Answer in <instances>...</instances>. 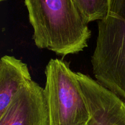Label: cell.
<instances>
[{
    "label": "cell",
    "mask_w": 125,
    "mask_h": 125,
    "mask_svg": "<svg viewBox=\"0 0 125 125\" xmlns=\"http://www.w3.org/2000/svg\"><path fill=\"white\" fill-rule=\"evenodd\" d=\"M44 94L50 125H83L90 115L77 73L63 59H51L45 70Z\"/></svg>",
    "instance_id": "cell-3"
},
{
    "label": "cell",
    "mask_w": 125,
    "mask_h": 125,
    "mask_svg": "<svg viewBox=\"0 0 125 125\" xmlns=\"http://www.w3.org/2000/svg\"><path fill=\"white\" fill-rule=\"evenodd\" d=\"M83 20L88 24L103 19L107 14L111 0H73Z\"/></svg>",
    "instance_id": "cell-7"
},
{
    "label": "cell",
    "mask_w": 125,
    "mask_h": 125,
    "mask_svg": "<svg viewBox=\"0 0 125 125\" xmlns=\"http://www.w3.org/2000/svg\"><path fill=\"white\" fill-rule=\"evenodd\" d=\"M92 125H125V101L89 75L77 72Z\"/></svg>",
    "instance_id": "cell-5"
},
{
    "label": "cell",
    "mask_w": 125,
    "mask_h": 125,
    "mask_svg": "<svg viewBox=\"0 0 125 125\" xmlns=\"http://www.w3.org/2000/svg\"><path fill=\"white\" fill-rule=\"evenodd\" d=\"M24 4L39 48L66 56L87 47L91 31L73 0H24Z\"/></svg>",
    "instance_id": "cell-1"
},
{
    "label": "cell",
    "mask_w": 125,
    "mask_h": 125,
    "mask_svg": "<svg viewBox=\"0 0 125 125\" xmlns=\"http://www.w3.org/2000/svg\"><path fill=\"white\" fill-rule=\"evenodd\" d=\"M0 1H1V2H2V1H6V0H0Z\"/></svg>",
    "instance_id": "cell-9"
},
{
    "label": "cell",
    "mask_w": 125,
    "mask_h": 125,
    "mask_svg": "<svg viewBox=\"0 0 125 125\" xmlns=\"http://www.w3.org/2000/svg\"><path fill=\"white\" fill-rule=\"evenodd\" d=\"M32 80L26 63L14 56L5 55L0 61V115L21 88Z\"/></svg>",
    "instance_id": "cell-6"
},
{
    "label": "cell",
    "mask_w": 125,
    "mask_h": 125,
    "mask_svg": "<svg viewBox=\"0 0 125 125\" xmlns=\"http://www.w3.org/2000/svg\"><path fill=\"white\" fill-rule=\"evenodd\" d=\"M95 80L125 101V0H111L91 59Z\"/></svg>",
    "instance_id": "cell-2"
},
{
    "label": "cell",
    "mask_w": 125,
    "mask_h": 125,
    "mask_svg": "<svg viewBox=\"0 0 125 125\" xmlns=\"http://www.w3.org/2000/svg\"><path fill=\"white\" fill-rule=\"evenodd\" d=\"M92 125V124H91V123H90V122H89H89H87V124H85V125Z\"/></svg>",
    "instance_id": "cell-8"
},
{
    "label": "cell",
    "mask_w": 125,
    "mask_h": 125,
    "mask_svg": "<svg viewBox=\"0 0 125 125\" xmlns=\"http://www.w3.org/2000/svg\"><path fill=\"white\" fill-rule=\"evenodd\" d=\"M0 125H50L43 88L32 80L23 85L0 115Z\"/></svg>",
    "instance_id": "cell-4"
}]
</instances>
